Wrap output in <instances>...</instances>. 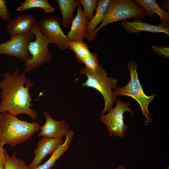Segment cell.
<instances>
[{"instance_id": "1", "label": "cell", "mask_w": 169, "mask_h": 169, "mask_svg": "<svg viewBox=\"0 0 169 169\" xmlns=\"http://www.w3.org/2000/svg\"><path fill=\"white\" fill-rule=\"evenodd\" d=\"M3 76L0 82L1 113L7 112L16 116L24 114L34 121L37 117V113L30 108L33 99L29 93L33 84L27 77L25 72L20 74L18 69L12 73L7 71Z\"/></svg>"}, {"instance_id": "2", "label": "cell", "mask_w": 169, "mask_h": 169, "mask_svg": "<svg viewBox=\"0 0 169 169\" xmlns=\"http://www.w3.org/2000/svg\"><path fill=\"white\" fill-rule=\"evenodd\" d=\"M39 124L18 119L8 112L0 115V141L4 144L15 146L30 139L40 129Z\"/></svg>"}, {"instance_id": "3", "label": "cell", "mask_w": 169, "mask_h": 169, "mask_svg": "<svg viewBox=\"0 0 169 169\" xmlns=\"http://www.w3.org/2000/svg\"><path fill=\"white\" fill-rule=\"evenodd\" d=\"M146 16L144 9L131 0H110L100 25L88 34L87 40L91 41L96 37L98 32L105 25L120 20L130 18L141 20Z\"/></svg>"}, {"instance_id": "4", "label": "cell", "mask_w": 169, "mask_h": 169, "mask_svg": "<svg viewBox=\"0 0 169 169\" xmlns=\"http://www.w3.org/2000/svg\"><path fill=\"white\" fill-rule=\"evenodd\" d=\"M79 72L80 74L85 75L87 77L85 82L82 84L83 86L95 89L101 94L104 98L105 106L100 115L108 112L112 108L113 104L116 102V96L112 89L116 86L118 80L116 78L108 77L107 73L101 65L94 71L83 67L80 70Z\"/></svg>"}, {"instance_id": "5", "label": "cell", "mask_w": 169, "mask_h": 169, "mask_svg": "<svg viewBox=\"0 0 169 169\" xmlns=\"http://www.w3.org/2000/svg\"><path fill=\"white\" fill-rule=\"evenodd\" d=\"M127 65L130 74L129 81L124 87H115L114 88V93L116 96L118 95L128 96L136 100L139 104L142 114L145 117V125H148L152 122V117L148 108V105L157 94L154 93L149 96L146 95L143 91L138 78L136 63L132 61L129 62Z\"/></svg>"}, {"instance_id": "6", "label": "cell", "mask_w": 169, "mask_h": 169, "mask_svg": "<svg viewBox=\"0 0 169 169\" xmlns=\"http://www.w3.org/2000/svg\"><path fill=\"white\" fill-rule=\"evenodd\" d=\"M31 31L36 39L29 42L28 45V50L31 57L25 62L24 72L26 73L50 62L52 58L48 47L49 41L41 33L38 22L37 21Z\"/></svg>"}, {"instance_id": "7", "label": "cell", "mask_w": 169, "mask_h": 169, "mask_svg": "<svg viewBox=\"0 0 169 169\" xmlns=\"http://www.w3.org/2000/svg\"><path fill=\"white\" fill-rule=\"evenodd\" d=\"M115 107L111 109L105 115L100 117V120L106 126L110 136L112 134L117 137H124L125 132L128 129L124 120L123 115L124 112L128 111L132 115L133 113L130 108V102H124L117 99Z\"/></svg>"}, {"instance_id": "8", "label": "cell", "mask_w": 169, "mask_h": 169, "mask_svg": "<svg viewBox=\"0 0 169 169\" xmlns=\"http://www.w3.org/2000/svg\"><path fill=\"white\" fill-rule=\"evenodd\" d=\"M60 20L58 16L47 17L39 22L42 34L47 38L50 43L54 44L61 50L70 49L69 41L60 25Z\"/></svg>"}, {"instance_id": "9", "label": "cell", "mask_w": 169, "mask_h": 169, "mask_svg": "<svg viewBox=\"0 0 169 169\" xmlns=\"http://www.w3.org/2000/svg\"><path fill=\"white\" fill-rule=\"evenodd\" d=\"M34 36L31 31L11 36L9 40L0 44V55L11 56L25 62L31 57L28 51L27 46Z\"/></svg>"}, {"instance_id": "10", "label": "cell", "mask_w": 169, "mask_h": 169, "mask_svg": "<svg viewBox=\"0 0 169 169\" xmlns=\"http://www.w3.org/2000/svg\"><path fill=\"white\" fill-rule=\"evenodd\" d=\"M43 115L46 121L40 127V131L38 135V137L43 136L48 138L61 139L69 131V125L64 120H54L46 111L44 112Z\"/></svg>"}, {"instance_id": "11", "label": "cell", "mask_w": 169, "mask_h": 169, "mask_svg": "<svg viewBox=\"0 0 169 169\" xmlns=\"http://www.w3.org/2000/svg\"><path fill=\"white\" fill-rule=\"evenodd\" d=\"M64 143L62 138H41L38 141L37 147L34 151V157L28 166V169H34L48 155H52L55 151Z\"/></svg>"}, {"instance_id": "12", "label": "cell", "mask_w": 169, "mask_h": 169, "mask_svg": "<svg viewBox=\"0 0 169 169\" xmlns=\"http://www.w3.org/2000/svg\"><path fill=\"white\" fill-rule=\"evenodd\" d=\"M89 22V20L84 14L82 6L79 4L78 7L76 15L71 23L70 29L67 36L69 41L84 42V38H86L88 35L86 27Z\"/></svg>"}, {"instance_id": "13", "label": "cell", "mask_w": 169, "mask_h": 169, "mask_svg": "<svg viewBox=\"0 0 169 169\" xmlns=\"http://www.w3.org/2000/svg\"><path fill=\"white\" fill-rule=\"evenodd\" d=\"M36 22L34 16L31 14L18 15L10 20L7 25L8 32L11 36L28 33Z\"/></svg>"}, {"instance_id": "14", "label": "cell", "mask_w": 169, "mask_h": 169, "mask_svg": "<svg viewBox=\"0 0 169 169\" xmlns=\"http://www.w3.org/2000/svg\"><path fill=\"white\" fill-rule=\"evenodd\" d=\"M123 27L128 33H135L142 31L154 33H164L169 35V27L161 24L153 25L142 22L141 20H135L132 22L127 20L122 22Z\"/></svg>"}, {"instance_id": "15", "label": "cell", "mask_w": 169, "mask_h": 169, "mask_svg": "<svg viewBox=\"0 0 169 169\" xmlns=\"http://www.w3.org/2000/svg\"><path fill=\"white\" fill-rule=\"evenodd\" d=\"M133 1L145 10L146 15L150 18L153 17L154 13L159 16L161 24L169 27V14L159 6L155 0H136Z\"/></svg>"}, {"instance_id": "16", "label": "cell", "mask_w": 169, "mask_h": 169, "mask_svg": "<svg viewBox=\"0 0 169 169\" xmlns=\"http://www.w3.org/2000/svg\"><path fill=\"white\" fill-rule=\"evenodd\" d=\"M62 14V25L67 28L73 19L74 11L80 4V0H56Z\"/></svg>"}, {"instance_id": "17", "label": "cell", "mask_w": 169, "mask_h": 169, "mask_svg": "<svg viewBox=\"0 0 169 169\" xmlns=\"http://www.w3.org/2000/svg\"><path fill=\"white\" fill-rule=\"evenodd\" d=\"M74 135L73 131H69L65 135L66 139L64 142L59 147L46 162L41 165H39L34 169H51L56 161L69 149Z\"/></svg>"}, {"instance_id": "18", "label": "cell", "mask_w": 169, "mask_h": 169, "mask_svg": "<svg viewBox=\"0 0 169 169\" xmlns=\"http://www.w3.org/2000/svg\"><path fill=\"white\" fill-rule=\"evenodd\" d=\"M111 0L97 1L96 13L89 22L86 27L88 35L92 33L98 24L103 21L105 13Z\"/></svg>"}, {"instance_id": "19", "label": "cell", "mask_w": 169, "mask_h": 169, "mask_svg": "<svg viewBox=\"0 0 169 169\" xmlns=\"http://www.w3.org/2000/svg\"><path fill=\"white\" fill-rule=\"evenodd\" d=\"M39 8L46 13L54 12V8L47 0H26L16 8L18 12H23L28 9Z\"/></svg>"}, {"instance_id": "20", "label": "cell", "mask_w": 169, "mask_h": 169, "mask_svg": "<svg viewBox=\"0 0 169 169\" xmlns=\"http://www.w3.org/2000/svg\"><path fill=\"white\" fill-rule=\"evenodd\" d=\"M69 46L70 49L75 54L76 59L82 63L83 60L91 53L87 44L83 41L77 40L70 41Z\"/></svg>"}, {"instance_id": "21", "label": "cell", "mask_w": 169, "mask_h": 169, "mask_svg": "<svg viewBox=\"0 0 169 169\" xmlns=\"http://www.w3.org/2000/svg\"><path fill=\"white\" fill-rule=\"evenodd\" d=\"M4 169H28L25 162L18 158L14 152L10 156L6 152Z\"/></svg>"}, {"instance_id": "22", "label": "cell", "mask_w": 169, "mask_h": 169, "mask_svg": "<svg viewBox=\"0 0 169 169\" xmlns=\"http://www.w3.org/2000/svg\"><path fill=\"white\" fill-rule=\"evenodd\" d=\"M80 4L82 6L83 11L85 17L90 20L94 16V11L96 8L97 0H80Z\"/></svg>"}, {"instance_id": "23", "label": "cell", "mask_w": 169, "mask_h": 169, "mask_svg": "<svg viewBox=\"0 0 169 169\" xmlns=\"http://www.w3.org/2000/svg\"><path fill=\"white\" fill-rule=\"evenodd\" d=\"M82 63L85 64L86 68L92 71L95 70L100 65L97 55L92 53L83 60Z\"/></svg>"}, {"instance_id": "24", "label": "cell", "mask_w": 169, "mask_h": 169, "mask_svg": "<svg viewBox=\"0 0 169 169\" xmlns=\"http://www.w3.org/2000/svg\"><path fill=\"white\" fill-rule=\"evenodd\" d=\"M152 50L157 55L167 59L169 57V47L167 46L153 45Z\"/></svg>"}, {"instance_id": "25", "label": "cell", "mask_w": 169, "mask_h": 169, "mask_svg": "<svg viewBox=\"0 0 169 169\" xmlns=\"http://www.w3.org/2000/svg\"><path fill=\"white\" fill-rule=\"evenodd\" d=\"M7 2L5 0H0V18L9 22L10 15L7 8Z\"/></svg>"}, {"instance_id": "26", "label": "cell", "mask_w": 169, "mask_h": 169, "mask_svg": "<svg viewBox=\"0 0 169 169\" xmlns=\"http://www.w3.org/2000/svg\"><path fill=\"white\" fill-rule=\"evenodd\" d=\"M4 145L0 141V169H4L5 153L6 151L3 148Z\"/></svg>"}, {"instance_id": "27", "label": "cell", "mask_w": 169, "mask_h": 169, "mask_svg": "<svg viewBox=\"0 0 169 169\" xmlns=\"http://www.w3.org/2000/svg\"><path fill=\"white\" fill-rule=\"evenodd\" d=\"M117 169H125V166H119Z\"/></svg>"}, {"instance_id": "28", "label": "cell", "mask_w": 169, "mask_h": 169, "mask_svg": "<svg viewBox=\"0 0 169 169\" xmlns=\"http://www.w3.org/2000/svg\"><path fill=\"white\" fill-rule=\"evenodd\" d=\"M1 112H0V114H1Z\"/></svg>"}, {"instance_id": "29", "label": "cell", "mask_w": 169, "mask_h": 169, "mask_svg": "<svg viewBox=\"0 0 169 169\" xmlns=\"http://www.w3.org/2000/svg\"><path fill=\"white\" fill-rule=\"evenodd\" d=\"M168 169H169V167H168Z\"/></svg>"}, {"instance_id": "30", "label": "cell", "mask_w": 169, "mask_h": 169, "mask_svg": "<svg viewBox=\"0 0 169 169\" xmlns=\"http://www.w3.org/2000/svg\"></svg>"}]
</instances>
